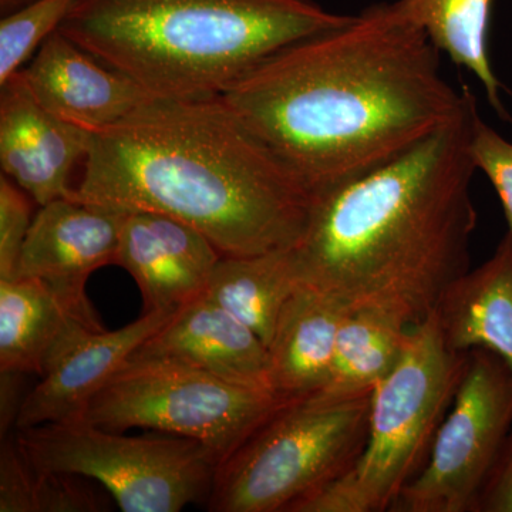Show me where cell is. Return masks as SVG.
Wrapping results in <instances>:
<instances>
[{
  "label": "cell",
  "instance_id": "6da1fadb",
  "mask_svg": "<svg viewBox=\"0 0 512 512\" xmlns=\"http://www.w3.org/2000/svg\"><path fill=\"white\" fill-rule=\"evenodd\" d=\"M468 92L394 0L284 47L221 99L313 197L416 146Z\"/></svg>",
  "mask_w": 512,
  "mask_h": 512
},
{
  "label": "cell",
  "instance_id": "7a4b0ae2",
  "mask_svg": "<svg viewBox=\"0 0 512 512\" xmlns=\"http://www.w3.org/2000/svg\"><path fill=\"white\" fill-rule=\"evenodd\" d=\"M468 92L453 120L356 180L313 195L292 248L299 285L346 311L373 309L416 325L470 269L477 227Z\"/></svg>",
  "mask_w": 512,
  "mask_h": 512
},
{
  "label": "cell",
  "instance_id": "3957f363",
  "mask_svg": "<svg viewBox=\"0 0 512 512\" xmlns=\"http://www.w3.org/2000/svg\"><path fill=\"white\" fill-rule=\"evenodd\" d=\"M74 200L185 222L224 256L295 247L312 195L220 97L153 99L93 133Z\"/></svg>",
  "mask_w": 512,
  "mask_h": 512
},
{
  "label": "cell",
  "instance_id": "277c9868",
  "mask_svg": "<svg viewBox=\"0 0 512 512\" xmlns=\"http://www.w3.org/2000/svg\"><path fill=\"white\" fill-rule=\"evenodd\" d=\"M348 16L315 0H74L59 30L153 99H207Z\"/></svg>",
  "mask_w": 512,
  "mask_h": 512
},
{
  "label": "cell",
  "instance_id": "5b68a950",
  "mask_svg": "<svg viewBox=\"0 0 512 512\" xmlns=\"http://www.w3.org/2000/svg\"><path fill=\"white\" fill-rule=\"evenodd\" d=\"M467 359L468 352L447 348L434 312L410 326L402 359L373 390L369 434L359 460L292 512L392 511L429 461Z\"/></svg>",
  "mask_w": 512,
  "mask_h": 512
},
{
  "label": "cell",
  "instance_id": "8992f818",
  "mask_svg": "<svg viewBox=\"0 0 512 512\" xmlns=\"http://www.w3.org/2000/svg\"><path fill=\"white\" fill-rule=\"evenodd\" d=\"M370 403L372 394L282 404L218 466L208 510L292 512L355 466Z\"/></svg>",
  "mask_w": 512,
  "mask_h": 512
},
{
  "label": "cell",
  "instance_id": "52a82bcc",
  "mask_svg": "<svg viewBox=\"0 0 512 512\" xmlns=\"http://www.w3.org/2000/svg\"><path fill=\"white\" fill-rule=\"evenodd\" d=\"M35 466L90 478L124 512H178L210 497L220 460L187 437L123 436L79 419L13 430Z\"/></svg>",
  "mask_w": 512,
  "mask_h": 512
},
{
  "label": "cell",
  "instance_id": "ba28073f",
  "mask_svg": "<svg viewBox=\"0 0 512 512\" xmlns=\"http://www.w3.org/2000/svg\"><path fill=\"white\" fill-rule=\"evenodd\" d=\"M279 406L266 390L195 367L130 359L94 396L83 419L110 431L150 429L197 440L221 464Z\"/></svg>",
  "mask_w": 512,
  "mask_h": 512
},
{
  "label": "cell",
  "instance_id": "9c48e42d",
  "mask_svg": "<svg viewBox=\"0 0 512 512\" xmlns=\"http://www.w3.org/2000/svg\"><path fill=\"white\" fill-rule=\"evenodd\" d=\"M511 426L510 367L491 350H470L429 461L404 488L392 511L476 512Z\"/></svg>",
  "mask_w": 512,
  "mask_h": 512
},
{
  "label": "cell",
  "instance_id": "30bf717a",
  "mask_svg": "<svg viewBox=\"0 0 512 512\" xmlns=\"http://www.w3.org/2000/svg\"><path fill=\"white\" fill-rule=\"evenodd\" d=\"M126 212L72 197L42 205L23 244L15 276L45 282L74 312L96 320L86 284L101 266L116 264Z\"/></svg>",
  "mask_w": 512,
  "mask_h": 512
},
{
  "label": "cell",
  "instance_id": "8fae6325",
  "mask_svg": "<svg viewBox=\"0 0 512 512\" xmlns=\"http://www.w3.org/2000/svg\"><path fill=\"white\" fill-rule=\"evenodd\" d=\"M175 313L143 312L117 330L77 325L57 346L40 382L25 394L15 430L83 419L94 396Z\"/></svg>",
  "mask_w": 512,
  "mask_h": 512
},
{
  "label": "cell",
  "instance_id": "7c38bea8",
  "mask_svg": "<svg viewBox=\"0 0 512 512\" xmlns=\"http://www.w3.org/2000/svg\"><path fill=\"white\" fill-rule=\"evenodd\" d=\"M222 255L191 225L150 211H127L116 265L143 296V312H178L200 298Z\"/></svg>",
  "mask_w": 512,
  "mask_h": 512
},
{
  "label": "cell",
  "instance_id": "4fadbf2b",
  "mask_svg": "<svg viewBox=\"0 0 512 512\" xmlns=\"http://www.w3.org/2000/svg\"><path fill=\"white\" fill-rule=\"evenodd\" d=\"M0 92V165L39 207L69 197L70 173L86 158L92 131L60 120L30 92L22 70Z\"/></svg>",
  "mask_w": 512,
  "mask_h": 512
},
{
  "label": "cell",
  "instance_id": "5bb4252c",
  "mask_svg": "<svg viewBox=\"0 0 512 512\" xmlns=\"http://www.w3.org/2000/svg\"><path fill=\"white\" fill-rule=\"evenodd\" d=\"M22 73L43 109L92 133L119 123L150 99L130 77L99 62L60 30L47 37Z\"/></svg>",
  "mask_w": 512,
  "mask_h": 512
},
{
  "label": "cell",
  "instance_id": "9a60e30c",
  "mask_svg": "<svg viewBox=\"0 0 512 512\" xmlns=\"http://www.w3.org/2000/svg\"><path fill=\"white\" fill-rule=\"evenodd\" d=\"M130 359L180 363L269 392V352L265 343L205 295L175 313Z\"/></svg>",
  "mask_w": 512,
  "mask_h": 512
},
{
  "label": "cell",
  "instance_id": "2e32d148",
  "mask_svg": "<svg viewBox=\"0 0 512 512\" xmlns=\"http://www.w3.org/2000/svg\"><path fill=\"white\" fill-rule=\"evenodd\" d=\"M345 308L299 285L279 315L268 346L269 392L282 404L315 399L329 382Z\"/></svg>",
  "mask_w": 512,
  "mask_h": 512
},
{
  "label": "cell",
  "instance_id": "e0dca14e",
  "mask_svg": "<svg viewBox=\"0 0 512 512\" xmlns=\"http://www.w3.org/2000/svg\"><path fill=\"white\" fill-rule=\"evenodd\" d=\"M434 315L448 349L491 350L512 372V232L490 259L448 286Z\"/></svg>",
  "mask_w": 512,
  "mask_h": 512
},
{
  "label": "cell",
  "instance_id": "ac0fdd59",
  "mask_svg": "<svg viewBox=\"0 0 512 512\" xmlns=\"http://www.w3.org/2000/svg\"><path fill=\"white\" fill-rule=\"evenodd\" d=\"M79 323L100 325L74 312L39 279H0V372L42 376L57 346Z\"/></svg>",
  "mask_w": 512,
  "mask_h": 512
},
{
  "label": "cell",
  "instance_id": "d6986e66",
  "mask_svg": "<svg viewBox=\"0 0 512 512\" xmlns=\"http://www.w3.org/2000/svg\"><path fill=\"white\" fill-rule=\"evenodd\" d=\"M299 288L292 248L222 256L202 295L247 325L268 348L282 308Z\"/></svg>",
  "mask_w": 512,
  "mask_h": 512
},
{
  "label": "cell",
  "instance_id": "ffe728a7",
  "mask_svg": "<svg viewBox=\"0 0 512 512\" xmlns=\"http://www.w3.org/2000/svg\"><path fill=\"white\" fill-rule=\"evenodd\" d=\"M410 325L373 309L343 316L329 382L312 400H346L372 394L402 359Z\"/></svg>",
  "mask_w": 512,
  "mask_h": 512
},
{
  "label": "cell",
  "instance_id": "44dd1931",
  "mask_svg": "<svg viewBox=\"0 0 512 512\" xmlns=\"http://www.w3.org/2000/svg\"><path fill=\"white\" fill-rule=\"evenodd\" d=\"M400 9L430 42L456 66L476 76L498 116L510 120L501 101L503 84L490 57L494 0H396Z\"/></svg>",
  "mask_w": 512,
  "mask_h": 512
},
{
  "label": "cell",
  "instance_id": "7402d4cb",
  "mask_svg": "<svg viewBox=\"0 0 512 512\" xmlns=\"http://www.w3.org/2000/svg\"><path fill=\"white\" fill-rule=\"evenodd\" d=\"M103 503L79 477L39 468L25 456L15 434L2 439L0 512H93Z\"/></svg>",
  "mask_w": 512,
  "mask_h": 512
},
{
  "label": "cell",
  "instance_id": "603a6c76",
  "mask_svg": "<svg viewBox=\"0 0 512 512\" xmlns=\"http://www.w3.org/2000/svg\"><path fill=\"white\" fill-rule=\"evenodd\" d=\"M74 0H36L0 22V86L59 30Z\"/></svg>",
  "mask_w": 512,
  "mask_h": 512
},
{
  "label": "cell",
  "instance_id": "cb8c5ba5",
  "mask_svg": "<svg viewBox=\"0 0 512 512\" xmlns=\"http://www.w3.org/2000/svg\"><path fill=\"white\" fill-rule=\"evenodd\" d=\"M32 197L12 178L0 177V279L12 278L32 227Z\"/></svg>",
  "mask_w": 512,
  "mask_h": 512
},
{
  "label": "cell",
  "instance_id": "d4e9b609",
  "mask_svg": "<svg viewBox=\"0 0 512 512\" xmlns=\"http://www.w3.org/2000/svg\"><path fill=\"white\" fill-rule=\"evenodd\" d=\"M470 156L476 170L493 184L503 204L508 231L512 232V143L488 126L480 116L474 123Z\"/></svg>",
  "mask_w": 512,
  "mask_h": 512
},
{
  "label": "cell",
  "instance_id": "484cf974",
  "mask_svg": "<svg viewBox=\"0 0 512 512\" xmlns=\"http://www.w3.org/2000/svg\"><path fill=\"white\" fill-rule=\"evenodd\" d=\"M476 512H512V433L481 491Z\"/></svg>",
  "mask_w": 512,
  "mask_h": 512
},
{
  "label": "cell",
  "instance_id": "4316f807",
  "mask_svg": "<svg viewBox=\"0 0 512 512\" xmlns=\"http://www.w3.org/2000/svg\"><path fill=\"white\" fill-rule=\"evenodd\" d=\"M33 2H36V0H0V12H2V18L3 16L16 12V10L25 8V6H28Z\"/></svg>",
  "mask_w": 512,
  "mask_h": 512
}]
</instances>
